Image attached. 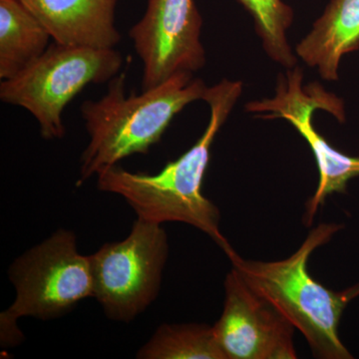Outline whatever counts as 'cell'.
I'll return each mask as SVG.
<instances>
[{"label":"cell","mask_w":359,"mask_h":359,"mask_svg":"<svg viewBox=\"0 0 359 359\" xmlns=\"http://www.w3.org/2000/svg\"><path fill=\"white\" fill-rule=\"evenodd\" d=\"M242 91V82L226 79L208 87L203 100L210 107L209 123L185 154L155 175L133 173L115 165L97 176V188L121 196L138 218L161 224L180 222L199 229L226 254L233 248L219 231V209L203 195L202 185L212 143Z\"/></svg>","instance_id":"6da1fadb"},{"label":"cell","mask_w":359,"mask_h":359,"mask_svg":"<svg viewBox=\"0 0 359 359\" xmlns=\"http://www.w3.org/2000/svg\"><path fill=\"white\" fill-rule=\"evenodd\" d=\"M127 75L120 72L108 82L99 100L82 103L81 115L89 135L80 159L79 184L120 161L147 154L161 140L175 116L189 104L203 100L208 86L193 73H175L157 86L127 95Z\"/></svg>","instance_id":"7a4b0ae2"},{"label":"cell","mask_w":359,"mask_h":359,"mask_svg":"<svg viewBox=\"0 0 359 359\" xmlns=\"http://www.w3.org/2000/svg\"><path fill=\"white\" fill-rule=\"evenodd\" d=\"M339 224H320L287 259L257 262L226 252L233 269L257 294L271 302L306 337L313 355L323 359L353 358L339 337L344 309L359 295V283L344 292L328 290L309 275V257L327 244Z\"/></svg>","instance_id":"3957f363"},{"label":"cell","mask_w":359,"mask_h":359,"mask_svg":"<svg viewBox=\"0 0 359 359\" xmlns=\"http://www.w3.org/2000/svg\"><path fill=\"white\" fill-rule=\"evenodd\" d=\"M8 276L16 297L0 314L2 347L22 341L20 318L52 320L67 313L87 297H93L90 257L80 254L76 235L66 229H58L18 257L9 268Z\"/></svg>","instance_id":"277c9868"},{"label":"cell","mask_w":359,"mask_h":359,"mask_svg":"<svg viewBox=\"0 0 359 359\" xmlns=\"http://www.w3.org/2000/svg\"><path fill=\"white\" fill-rule=\"evenodd\" d=\"M115 48H94L52 41L43 55L18 76L2 80L0 100L30 113L45 140L65 135L63 112L89 84L109 82L122 69Z\"/></svg>","instance_id":"5b68a950"},{"label":"cell","mask_w":359,"mask_h":359,"mask_svg":"<svg viewBox=\"0 0 359 359\" xmlns=\"http://www.w3.org/2000/svg\"><path fill=\"white\" fill-rule=\"evenodd\" d=\"M169 244L162 224L138 218L128 237L91 255L93 297L110 320L128 323L159 294Z\"/></svg>","instance_id":"8992f818"},{"label":"cell","mask_w":359,"mask_h":359,"mask_svg":"<svg viewBox=\"0 0 359 359\" xmlns=\"http://www.w3.org/2000/svg\"><path fill=\"white\" fill-rule=\"evenodd\" d=\"M302 79L304 72L297 66L287 69L285 74L280 73L276 95L250 102L245 109L256 114L261 113L262 118L266 119L287 120L308 142L320 172L318 189L306 205L304 219L311 224L325 198L332 193L346 192L347 182L359 176V158L349 157L335 150L313 125L314 111L318 109L327 111L339 122H344L346 114L341 99L328 93L320 84L304 86Z\"/></svg>","instance_id":"52a82bcc"},{"label":"cell","mask_w":359,"mask_h":359,"mask_svg":"<svg viewBox=\"0 0 359 359\" xmlns=\"http://www.w3.org/2000/svg\"><path fill=\"white\" fill-rule=\"evenodd\" d=\"M202 25L194 0H148L145 14L129 32L143 63L142 89L157 86L175 73L204 67Z\"/></svg>","instance_id":"ba28073f"},{"label":"cell","mask_w":359,"mask_h":359,"mask_svg":"<svg viewBox=\"0 0 359 359\" xmlns=\"http://www.w3.org/2000/svg\"><path fill=\"white\" fill-rule=\"evenodd\" d=\"M223 313L214 327L226 359H294V325L231 269Z\"/></svg>","instance_id":"9c48e42d"},{"label":"cell","mask_w":359,"mask_h":359,"mask_svg":"<svg viewBox=\"0 0 359 359\" xmlns=\"http://www.w3.org/2000/svg\"><path fill=\"white\" fill-rule=\"evenodd\" d=\"M118 0H22L50 33L52 41L115 48L121 34L115 25Z\"/></svg>","instance_id":"30bf717a"},{"label":"cell","mask_w":359,"mask_h":359,"mask_svg":"<svg viewBox=\"0 0 359 359\" xmlns=\"http://www.w3.org/2000/svg\"><path fill=\"white\" fill-rule=\"evenodd\" d=\"M359 49V0H332L313 29L295 47L309 67L328 81L339 79L340 59Z\"/></svg>","instance_id":"8fae6325"},{"label":"cell","mask_w":359,"mask_h":359,"mask_svg":"<svg viewBox=\"0 0 359 359\" xmlns=\"http://www.w3.org/2000/svg\"><path fill=\"white\" fill-rule=\"evenodd\" d=\"M52 37L22 0H0V79L18 76L39 60Z\"/></svg>","instance_id":"7c38bea8"},{"label":"cell","mask_w":359,"mask_h":359,"mask_svg":"<svg viewBox=\"0 0 359 359\" xmlns=\"http://www.w3.org/2000/svg\"><path fill=\"white\" fill-rule=\"evenodd\" d=\"M140 359H226L214 327L205 323H164L136 354Z\"/></svg>","instance_id":"4fadbf2b"},{"label":"cell","mask_w":359,"mask_h":359,"mask_svg":"<svg viewBox=\"0 0 359 359\" xmlns=\"http://www.w3.org/2000/svg\"><path fill=\"white\" fill-rule=\"evenodd\" d=\"M255 20L257 34L269 58L287 69L297 66V59L287 39L294 21V11L282 0H238Z\"/></svg>","instance_id":"5bb4252c"}]
</instances>
